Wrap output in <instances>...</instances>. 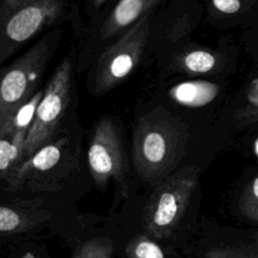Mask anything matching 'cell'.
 <instances>
[{
    "instance_id": "obj_21",
    "label": "cell",
    "mask_w": 258,
    "mask_h": 258,
    "mask_svg": "<svg viewBox=\"0 0 258 258\" xmlns=\"http://www.w3.org/2000/svg\"><path fill=\"white\" fill-rule=\"evenodd\" d=\"M20 258H39L35 250H26L20 254Z\"/></svg>"
},
{
    "instance_id": "obj_16",
    "label": "cell",
    "mask_w": 258,
    "mask_h": 258,
    "mask_svg": "<svg viewBox=\"0 0 258 258\" xmlns=\"http://www.w3.org/2000/svg\"><path fill=\"white\" fill-rule=\"evenodd\" d=\"M146 233L135 235L126 245L127 258H169L168 252Z\"/></svg>"
},
{
    "instance_id": "obj_5",
    "label": "cell",
    "mask_w": 258,
    "mask_h": 258,
    "mask_svg": "<svg viewBox=\"0 0 258 258\" xmlns=\"http://www.w3.org/2000/svg\"><path fill=\"white\" fill-rule=\"evenodd\" d=\"M74 60L68 55L54 70L43 90L25 142V159L53 141L56 128L70 103ZM24 159V160H25Z\"/></svg>"
},
{
    "instance_id": "obj_4",
    "label": "cell",
    "mask_w": 258,
    "mask_h": 258,
    "mask_svg": "<svg viewBox=\"0 0 258 258\" xmlns=\"http://www.w3.org/2000/svg\"><path fill=\"white\" fill-rule=\"evenodd\" d=\"M61 0H1L0 62L62 14Z\"/></svg>"
},
{
    "instance_id": "obj_20",
    "label": "cell",
    "mask_w": 258,
    "mask_h": 258,
    "mask_svg": "<svg viewBox=\"0 0 258 258\" xmlns=\"http://www.w3.org/2000/svg\"><path fill=\"white\" fill-rule=\"evenodd\" d=\"M248 101L255 107L258 108V79H255L251 82L249 89H248V95H247Z\"/></svg>"
},
{
    "instance_id": "obj_3",
    "label": "cell",
    "mask_w": 258,
    "mask_h": 258,
    "mask_svg": "<svg viewBox=\"0 0 258 258\" xmlns=\"http://www.w3.org/2000/svg\"><path fill=\"white\" fill-rule=\"evenodd\" d=\"M198 180V168L187 165L159 182L142 214L144 233L156 240L169 239L179 226Z\"/></svg>"
},
{
    "instance_id": "obj_23",
    "label": "cell",
    "mask_w": 258,
    "mask_h": 258,
    "mask_svg": "<svg viewBox=\"0 0 258 258\" xmlns=\"http://www.w3.org/2000/svg\"><path fill=\"white\" fill-rule=\"evenodd\" d=\"M255 151H256V153H257V155H258V139H257L256 142H255Z\"/></svg>"
},
{
    "instance_id": "obj_9",
    "label": "cell",
    "mask_w": 258,
    "mask_h": 258,
    "mask_svg": "<svg viewBox=\"0 0 258 258\" xmlns=\"http://www.w3.org/2000/svg\"><path fill=\"white\" fill-rule=\"evenodd\" d=\"M64 145L66 139L52 141L23 160L7 178L8 189L17 190L25 185L36 183L40 174H46L58 165Z\"/></svg>"
},
{
    "instance_id": "obj_8",
    "label": "cell",
    "mask_w": 258,
    "mask_h": 258,
    "mask_svg": "<svg viewBox=\"0 0 258 258\" xmlns=\"http://www.w3.org/2000/svg\"><path fill=\"white\" fill-rule=\"evenodd\" d=\"M198 258H258V229L217 227L203 243Z\"/></svg>"
},
{
    "instance_id": "obj_12",
    "label": "cell",
    "mask_w": 258,
    "mask_h": 258,
    "mask_svg": "<svg viewBox=\"0 0 258 258\" xmlns=\"http://www.w3.org/2000/svg\"><path fill=\"white\" fill-rule=\"evenodd\" d=\"M217 93V86L205 81L180 83L169 91V95L173 100L188 107L204 106L210 103L216 97Z\"/></svg>"
},
{
    "instance_id": "obj_14",
    "label": "cell",
    "mask_w": 258,
    "mask_h": 258,
    "mask_svg": "<svg viewBox=\"0 0 258 258\" xmlns=\"http://www.w3.org/2000/svg\"><path fill=\"white\" fill-rule=\"evenodd\" d=\"M28 131H18L0 138V176L7 180L12 171L25 159V142Z\"/></svg>"
},
{
    "instance_id": "obj_6",
    "label": "cell",
    "mask_w": 258,
    "mask_h": 258,
    "mask_svg": "<svg viewBox=\"0 0 258 258\" xmlns=\"http://www.w3.org/2000/svg\"><path fill=\"white\" fill-rule=\"evenodd\" d=\"M149 29L147 14L100 55L93 79V92L97 96L114 89L132 73L147 43Z\"/></svg>"
},
{
    "instance_id": "obj_18",
    "label": "cell",
    "mask_w": 258,
    "mask_h": 258,
    "mask_svg": "<svg viewBox=\"0 0 258 258\" xmlns=\"http://www.w3.org/2000/svg\"><path fill=\"white\" fill-rule=\"evenodd\" d=\"M114 242L109 237H95L81 243L72 258H113Z\"/></svg>"
},
{
    "instance_id": "obj_19",
    "label": "cell",
    "mask_w": 258,
    "mask_h": 258,
    "mask_svg": "<svg viewBox=\"0 0 258 258\" xmlns=\"http://www.w3.org/2000/svg\"><path fill=\"white\" fill-rule=\"evenodd\" d=\"M216 9L224 13H235L240 8L239 0H212Z\"/></svg>"
},
{
    "instance_id": "obj_2",
    "label": "cell",
    "mask_w": 258,
    "mask_h": 258,
    "mask_svg": "<svg viewBox=\"0 0 258 258\" xmlns=\"http://www.w3.org/2000/svg\"><path fill=\"white\" fill-rule=\"evenodd\" d=\"M61 31L44 35L8 68L2 71L0 83V130L4 129L18 109L34 95V90L49 62Z\"/></svg>"
},
{
    "instance_id": "obj_10",
    "label": "cell",
    "mask_w": 258,
    "mask_h": 258,
    "mask_svg": "<svg viewBox=\"0 0 258 258\" xmlns=\"http://www.w3.org/2000/svg\"><path fill=\"white\" fill-rule=\"evenodd\" d=\"M50 218L37 203H8L0 207V233L11 237L30 232Z\"/></svg>"
},
{
    "instance_id": "obj_13",
    "label": "cell",
    "mask_w": 258,
    "mask_h": 258,
    "mask_svg": "<svg viewBox=\"0 0 258 258\" xmlns=\"http://www.w3.org/2000/svg\"><path fill=\"white\" fill-rule=\"evenodd\" d=\"M232 209L240 221L258 229V175L237 189Z\"/></svg>"
},
{
    "instance_id": "obj_22",
    "label": "cell",
    "mask_w": 258,
    "mask_h": 258,
    "mask_svg": "<svg viewBox=\"0 0 258 258\" xmlns=\"http://www.w3.org/2000/svg\"><path fill=\"white\" fill-rule=\"evenodd\" d=\"M107 0H92V4L95 8H98L100 7L103 3H105Z\"/></svg>"
},
{
    "instance_id": "obj_15",
    "label": "cell",
    "mask_w": 258,
    "mask_h": 258,
    "mask_svg": "<svg viewBox=\"0 0 258 258\" xmlns=\"http://www.w3.org/2000/svg\"><path fill=\"white\" fill-rule=\"evenodd\" d=\"M43 96V90L36 91L31 99L22 105L18 111L14 114L8 125L0 130V138L11 136L18 131H28L34 121V117L37 111V107Z\"/></svg>"
},
{
    "instance_id": "obj_17",
    "label": "cell",
    "mask_w": 258,
    "mask_h": 258,
    "mask_svg": "<svg viewBox=\"0 0 258 258\" xmlns=\"http://www.w3.org/2000/svg\"><path fill=\"white\" fill-rule=\"evenodd\" d=\"M216 57L203 49L187 50L177 58V69L187 74H206L214 69Z\"/></svg>"
},
{
    "instance_id": "obj_11",
    "label": "cell",
    "mask_w": 258,
    "mask_h": 258,
    "mask_svg": "<svg viewBox=\"0 0 258 258\" xmlns=\"http://www.w3.org/2000/svg\"><path fill=\"white\" fill-rule=\"evenodd\" d=\"M160 1L161 0H119L101 27V38H110L126 28H130L142 17L149 14L151 9Z\"/></svg>"
},
{
    "instance_id": "obj_1",
    "label": "cell",
    "mask_w": 258,
    "mask_h": 258,
    "mask_svg": "<svg viewBox=\"0 0 258 258\" xmlns=\"http://www.w3.org/2000/svg\"><path fill=\"white\" fill-rule=\"evenodd\" d=\"M186 143L183 124L161 111L143 116L133 134V161L139 175L157 185L172 173Z\"/></svg>"
},
{
    "instance_id": "obj_7",
    "label": "cell",
    "mask_w": 258,
    "mask_h": 258,
    "mask_svg": "<svg viewBox=\"0 0 258 258\" xmlns=\"http://www.w3.org/2000/svg\"><path fill=\"white\" fill-rule=\"evenodd\" d=\"M88 164L94 183L101 188L114 179L121 195L127 196L126 157L120 133L114 122L103 117L96 124L88 146Z\"/></svg>"
}]
</instances>
